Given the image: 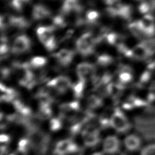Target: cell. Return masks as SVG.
<instances>
[{"label":"cell","instance_id":"cell-7","mask_svg":"<svg viewBox=\"0 0 155 155\" xmlns=\"http://www.w3.org/2000/svg\"><path fill=\"white\" fill-rule=\"evenodd\" d=\"M96 67L90 62H81L76 66V72L80 79L85 81H91L94 75Z\"/></svg>","mask_w":155,"mask_h":155},{"label":"cell","instance_id":"cell-6","mask_svg":"<svg viewBox=\"0 0 155 155\" xmlns=\"http://www.w3.org/2000/svg\"><path fill=\"white\" fill-rule=\"evenodd\" d=\"M48 85L53 87L59 95L64 94L70 88H71L72 83L68 76L59 75L48 81Z\"/></svg>","mask_w":155,"mask_h":155},{"label":"cell","instance_id":"cell-4","mask_svg":"<svg viewBox=\"0 0 155 155\" xmlns=\"http://www.w3.org/2000/svg\"><path fill=\"white\" fill-rule=\"evenodd\" d=\"M32 46L31 40L25 35L16 36L12 45L11 52L16 55L25 54L30 51Z\"/></svg>","mask_w":155,"mask_h":155},{"label":"cell","instance_id":"cell-25","mask_svg":"<svg viewBox=\"0 0 155 155\" xmlns=\"http://www.w3.org/2000/svg\"><path fill=\"white\" fill-rule=\"evenodd\" d=\"M149 2H150V4L152 5L153 8H154L155 7V0H150Z\"/></svg>","mask_w":155,"mask_h":155},{"label":"cell","instance_id":"cell-11","mask_svg":"<svg viewBox=\"0 0 155 155\" xmlns=\"http://www.w3.org/2000/svg\"><path fill=\"white\" fill-rule=\"evenodd\" d=\"M51 11L42 4L35 5L31 10V18L34 21H42L51 17Z\"/></svg>","mask_w":155,"mask_h":155},{"label":"cell","instance_id":"cell-1","mask_svg":"<svg viewBox=\"0 0 155 155\" xmlns=\"http://www.w3.org/2000/svg\"><path fill=\"white\" fill-rule=\"evenodd\" d=\"M55 30L53 26L45 25L39 26L36 30V33L39 41L46 50L49 51L54 50L58 44L54 35Z\"/></svg>","mask_w":155,"mask_h":155},{"label":"cell","instance_id":"cell-22","mask_svg":"<svg viewBox=\"0 0 155 155\" xmlns=\"http://www.w3.org/2000/svg\"><path fill=\"white\" fill-rule=\"evenodd\" d=\"M152 8L153 7L150 2H142L139 5L138 9L140 13H147L149 12Z\"/></svg>","mask_w":155,"mask_h":155},{"label":"cell","instance_id":"cell-19","mask_svg":"<svg viewBox=\"0 0 155 155\" xmlns=\"http://www.w3.org/2000/svg\"><path fill=\"white\" fill-rule=\"evenodd\" d=\"M30 0H12L11 5L16 12H21L24 10L26 7L29 4Z\"/></svg>","mask_w":155,"mask_h":155},{"label":"cell","instance_id":"cell-18","mask_svg":"<svg viewBox=\"0 0 155 155\" xmlns=\"http://www.w3.org/2000/svg\"><path fill=\"white\" fill-rule=\"evenodd\" d=\"M47 63V59L43 56H35L31 58L28 61V64L30 68L38 69L42 68Z\"/></svg>","mask_w":155,"mask_h":155},{"label":"cell","instance_id":"cell-9","mask_svg":"<svg viewBox=\"0 0 155 155\" xmlns=\"http://www.w3.org/2000/svg\"><path fill=\"white\" fill-rule=\"evenodd\" d=\"M138 22L144 36L150 37L155 35V20L152 15H145L141 19L138 20Z\"/></svg>","mask_w":155,"mask_h":155},{"label":"cell","instance_id":"cell-5","mask_svg":"<svg viewBox=\"0 0 155 155\" xmlns=\"http://www.w3.org/2000/svg\"><path fill=\"white\" fill-rule=\"evenodd\" d=\"M82 137L85 145L89 147L96 146L100 141V134L98 129L91 125L87 126L82 131Z\"/></svg>","mask_w":155,"mask_h":155},{"label":"cell","instance_id":"cell-23","mask_svg":"<svg viewBox=\"0 0 155 155\" xmlns=\"http://www.w3.org/2000/svg\"><path fill=\"white\" fill-rule=\"evenodd\" d=\"M50 127L51 130L55 131L59 130L61 127V122L58 118H53L50 120Z\"/></svg>","mask_w":155,"mask_h":155},{"label":"cell","instance_id":"cell-16","mask_svg":"<svg viewBox=\"0 0 155 155\" xmlns=\"http://www.w3.org/2000/svg\"><path fill=\"white\" fill-rule=\"evenodd\" d=\"M103 104L102 98L97 94H90L86 100V105L88 109L94 110L101 107Z\"/></svg>","mask_w":155,"mask_h":155},{"label":"cell","instance_id":"cell-12","mask_svg":"<svg viewBox=\"0 0 155 155\" xmlns=\"http://www.w3.org/2000/svg\"><path fill=\"white\" fill-rule=\"evenodd\" d=\"M150 56H151V54L142 42L136 45L132 49H131L130 58L142 61L145 60Z\"/></svg>","mask_w":155,"mask_h":155},{"label":"cell","instance_id":"cell-26","mask_svg":"<svg viewBox=\"0 0 155 155\" xmlns=\"http://www.w3.org/2000/svg\"><path fill=\"white\" fill-rule=\"evenodd\" d=\"M94 155H102V154L101 153H97V154H95Z\"/></svg>","mask_w":155,"mask_h":155},{"label":"cell","instance_id":"cell-13","mask_svg":"<svg viewBox=\"0 0 155 155\" xmlns=\"http://www.w3.org/2000/svg\"><path fill=\"white\" fill-rule=\"evenodd\" d=\"M124 144L127 150L130 151H136L140 149L142 145V141L138 136L131 134L125 137Z\"/></svg>","mask_w":155,"mask_h":155},{"label":"cell","instance_id":"cell-14","mask_svg":"<svg viewBox=\"0 0 155 155\" xmlns=\"http://www.w3.org/2000/svg\"><path fill=\"white\" fill-rule=\"evenodd\" d=\"M74 148V144L71 140L63 139L56 143L55 151L58 155H65L72 152Z\"/></svg>","mask_w":155,"mask_h":155},{"label":"cell","instance_id":"cell-20","mask_svg":"<svg viewBox=\"0 0 155 155\" xmlns=\"http://www.w3.org/2000/svg\"><path fill=\"white\" fill-rule=\"evenodd\" d=\"M140 155H155V143H151L143 147Z\"/></svg>","mask_w":155,"mask_h":155},{"label":"cell","instance_id":"cell-8","mask_svg":"<svg viewBox=\"0 0 155 155\" xmlns=\"http://www.w3.org/2000/svg\"><path fill=\"white\" fill-rule=\"evenodd\" d=\"M102 148L104 152L107 154H115L120 149V141L116 136H108L103 141Z\"/></svg>","mask_w":155,"mask_h":155},{"label":"cell","instance_id":"cell-15","mask_svg":"<svg viewBox=\"0 0 155 155\" xmlns=\"http://www.w3.org/2000/svg\"><path fill=\"white\" fill-rule=\"evenodd\" d=\"M114 59L113 56L107 53H102L97 56L96 63L97 66L101 67H107L113 65Z\"/></svg>","mask_w":155,"mask_h":155},{"label":"cell","instance_id":"cell-17","mask_svg":"<svg viewBox=\"0 0 155 155\" xmlns=\"http://www.w3.org/2000/svg\"><path fill=\"white\" fill-rule=\"evenodd\" d=\"M85 84L86 81L79 79L78 82L72 85L71 88L73 89V93L76 99H80L83 96L85 88Z\"/></svg>","mask_w":155,"mask_h":155},{"label":"cell","instance_id":"cell-21","mask_svg":"<svg viewBox=\"0 0 155 155\" xmlns=\"http://www.w3.org/2000/svg\"><path fill=\"white\" fill-rule=\"evenodd\" d=\"M147 47L150 53L152 56L155 53V39H147L142 42Z\"/></svg>","mask_w":155,"mask_h":155},{"label":"cell","instance_id":"cell-10","mask_svg":"<svg viewBox=\"0 0 155 155\" xmlns=\"http://www.w3.org/2000/svg\"><path fill=\"white\" fill-rule=\"evenodd\" d=\"M62 67H68L74 58V51L68 48L61 49L59 51L53 54Z\"/></svg>","mask_w":155,"mask_h":155},{"label":"cell","instance_id":"cell-24","mask_svg":"<svg viewBox=\"0 0 155 155\" xmlns=\"http://www.w3.org/2000/svg\"><path fill=\"white\" fill-rule=\"evenodd\" d=\"M151 76V74L149 71H145L141 76L140 78V83H145L147 82L150 78Z\"/></svg>","mask_w":155,"mask_h":155},{"label":"cell","instance_id":"cell-2","mask_svg":"<svg viewBox=\"0 0 155 155\" xmlns=\"http://www.w3.org/2000/svg\"><path fill=\"white\" fill-rule=\"evenodd\" d=\"M95 38L91 31L83 33L76 41V48L83 56H88L94 51Z\"/></svg>","mask_w":155,"mask_h":155},{"label":"cell","instance_id":"cell-3","mask_svg":"<svg viewBox=\"0 0 155 155\" xmlns=\"http://www.w3.org/2000/svg\"><path fill=\"white\" fill-rule=\"evenodd\" d=\"M110 124L112 128L119 133H125L131 127L128 119L119 108L114 110L110 117Z\"/></svg>","mask_w":155,"mask_h":155}]
</instances>
